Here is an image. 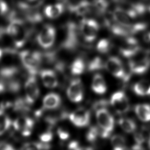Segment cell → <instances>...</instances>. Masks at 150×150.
Masks as SVG:
<instances>
[{
    "label": "cell",
    "instance_id": "obj_23",
    "mask_svg": "<svg viewBox=\"0 0 150 150\" xmlns=\"http://www.w3.org/2000/svg\"><path fill=\"white\" fill-rule=\"evenodd\" d=\"M111 144L114 150H122L126 149L125 139L120 135H115L112 137Z\"/></svg>",
    "mask_w": 150,
    "mask_h": 150
},
{
    "label": "cell",
    "instance_id": "obj_11",
    "mask_svg": "<svg viewBox=\"0 0 150 150\" xmlns=\"http://www.w3.org/2000/svg\"><path fill=\"white\" fill-rule=\"evenodd\" d=\"M69 119L75 126L85 127L89 123V112L83 108L78 109L69 115Z\"/></svg>",
    "mask_w": 150,
    "mask_h": 150
},
{
    "label": "cell",
    "instance_id": "obj_29",
    "mask_svg": "<svg viewBox=\"0 0 150 150\" xmlns=\"http://www.w3.org/2000/svg\"><path fill=\"white\" fill-rule=\"evenodd\" d=\"M49 148V145L44 144L42 143L38 142H31L25 144L23 147L24 149L26 150H35V149H48Z\"/></svg>",
    "mask_w": 150,
    "mask_h": 150
},
{
    "label": "cell",
    "instance_id": "obj_17",
    "mask_svg": "<svg viewBox=\"0 0 150 150\" xmlns=\"http://www.w3.org/2000/svg\"><path fill=\"white\" fill-rule=\"evenodd\" d=\"M92 88L96 93L103 94L105 93L107 87L102 75L97 74L94 76L92 83Z\"/></svg>",
    "mask_w": 150,
    "mask_h": 150
},
{
    "label": "cell",
    "instance_id": "obj_30",
    "mask_svg": "<svg viewBox=\"0 0 150 150\" xmlns=\"http://www.w3.org/2000/svg\"><path fill=\"white\" fill-rule=\"evenodd\" d=\"M53 138V134L50 131L44 132L40 135V139L43 142H50Z\"/></svg>",
    "mask_w": 150,
    "mask_h": 150
},
{
    "label": "cell",
    "instance_id": "obj_5",
    "mask_svg": "<svg viewBox=\"0 0 150 150\" xmlns=\"http://www.w3.org/2000/svg\"><path fill=\"white\" fill-rule=\"evenodd\" d=\"M56 30L52 25L47 24L43 27L38 35L37 40L40 45L44 48L52 46L54 42Z\"/></svg>",
    "mask_w": 150,
    "mask_h": 150
},
{
    "label": "cell",
    "instance_id": "obj_27",
    "mask_svg": "<svg viewBox=\"0 0 150 150\" xmlns=\"http://www.w3.org/2000/svg\"><path fill=\"white\" fill-rule=\"evenodd\" d=\"M99 135H100L99 129L96 127H92L88 131L86 137L90 142H94Z\"/></svg>",
    "mask_w": 150,
    "mask_h": 150
},
{
    "label": "cell",
    "instance_id": "obj_36",
    "mask_svg": "<svg viewBox=\"0 0 150 150\" xmlns=\"http://www.w3.org/2000/svg\"><path fill=\"white\" fill-rule=\"evenodd\" d=\"M6 32V30H4V29L3 27H0V38L4 35V33Z\"/></svg>",
    "mask_w": 150,
    "mask_h": 150
},
{
    "label": "cell",
    "instance_id": "obj_15",
    "mask_svg": "<svg viewBox=\"0 0 150 150\" xmlns=\"http://www.w3.org/2000/svg\"><path fill=\"white\" fill-rule=\"evenodd\" d=\"M41 77L43 83L48 88H54L58 84L57 75L53 71L47 69L41 72Z\"/></svg>",
    "mask_w": 150,
    "mask_h": 150
},
{
    "label": "cell",
    "instance_id": "obj_3",
    "mask_svg": "<svg viewBox=\"0 0 150 150\" xmlns=\"http://www.w3.org/2000/svg\"><path fill=\"white\" fill-rule=\"evenodd\" d=\"M20 57L23 64L29 72L31 75L35 74L41 64V54L38 52L23 51L20 53Z\"/></svg>",
    "mask_w": 150,
    "mask_h": 150
},
{
    "label": "cell",
    "instance_id": "obj_24",
    "mask_svg": "<svg viewBox=\"0 0 150 150\" xmlns=\"http://www.w3.org/2000/svg\"><path fill=\"white\" fill-rule=\"evenodd\" d=\"M85 70V64L80 58H77L73 62L71 66V73L74 75H79L83 73Z\"/></svg>",
    "mask_w": 150,
    "mask_h": 150
},
{
    "label": "cell",
    "instance_id": "obj_8",
    "mask_svg": "<svg viewBox=\"0 0 150 150\" xmlns=\"http://www.w3.org/2000/svg\"><path fill=\"white\" fill-rule=\"evenodd\" d=\"M26 99L27 103L33 104L36 101L40 93L38 85L34 75L29 77L25 86Z\"/></svg>",
    "mask_w": 150,
    "mask_h": 150
},
{
    "label": "cell",
    "instance_id": "obj_26",
    "mask_svg": "<svg viewBox=\"0 0 150 150\" xmlns=\"http://www.w3.org/2000/svg\"><path fill=\"white\" fill-rule=\"evenodd\" d=\"M111 48V44L107 39H101L97 45L98 50L101 53L108 52Z\"/></svg>",
    "mask_w": 150,
    "mask_h": 150
},
{
    "label": "cell",
    "instance_id": "obj_7",
    "mask_svg": "<svg viewBox=\"0 0 150 150\" xmlns=\"http://www.w3.org/2000/svg\"><path fill=\"white\" fill-rule=\"evenodd\" d=\"M111 103L118 113H126L130 108L128 98L123 92L118 91L114 93L111 98Z\"/></svg>",
    "mask_w": 150,
    "mask_h": 150
},
{
    "label": "cell",
    "instance_id": "obj_1",
    "mask_svg": "<svg viewBox=\"0 0 150 150\" xmlns=\"http://www.w3.org/2000/svg\"><path fill=\"white\" fill-rule=\"evenodd\" d=\"M6 30L16 48H21L24 45L27 39L28 32L22 20L16 18L14 13L10 15V22Z\"/></svg>",
    "mask_w": 150,
    "mask_h": 150
},
{
    "label": "cell",
    "instance_id": "obj_14",
    "mask_svg": "<svg viewBox=\"0 0 150 150\" xmlns=\"http://www.w3.org/2000/svg\"><path fill=\"white\" fill-rule=\"evenodd\" d=\"M91 4L87 0H82L76 4L69 6L70 11L79 16H83L91 11Z\"/></svg>",
    "mask_w": 150,
    "mask_h": 150
},
{
    "label": "cell",
    "instance_id": "obj_28",
    "mask_svg": "<svg viewBox=\"0 0 150 150\" xmlns=\"http://www.w3.org/2000/svg\"><path fill=\"white\" fill-rule=\"evenodd\" d=\"M103 67V61L100 58L98 57H96L90 63L88 68L90 71H94V70L101 69Z\"/></svg>",
    "mask_w": 150,
    "mask_h": 150
},
{
    "label": "cell",
    "instance_id": "obj_4",
    "mask_svg": "<svg viewBox=\"0 0 150 150\" xmlns=\"http://www.w3.org/2000/svg\"><path fill=\"white\" fill-rule=\"evenodd\" d=\"M99 28L98 23L92 18H84L80 24L81 32L88 42H92L96 38Z\"/></svg>",
    "mask_w": 150,
    "mask_h": 150
},
{
    "label": "cell",
    "instance_id": "obj_19",
    "mask_svg": "<svg viewBox=\"0 0 150 150\" xmlns=\"http://www.w3.org/2000/svg\"><path fill=\"white\" fill-rule=\"evenodd\" d=\"M135 111L138 118L142 122L150 121V105L147 104H140L136 105Z\"/></svg>",
    "mask_w": 150,
    "mask_h": 150
},
{
    "label": "cell",
    "instance_id": "obj_37",
    "mask_svg": "<svg viewBox=\"0 0 150 150\" xmlns=\"http://www.w3.org/2000/svg\"><path fill=\"white\" fill-rule=\"evenodd\" d=\"M2 55H3V51L2 49H0V59L2 58Z\"/></svg>",
    "mask_w": 150,
    "mask_h": 150
},
{
    "label": "cell",
    "instance_id": "obj_22",
    "mask_svg": "<svg viewBox=\"0 0 150 150\" xmlns=\"http://www.w3.org/2000/svg\"><path fill=\"white\" fill-rule=\"evenodd\" d=\"M118 124L122 129L127 133H132L136 130V124L131 119L121 118L119 120Z\"/></svg>",
    "mask_w": 150,
    "mask_h": 150
},
{
    "label": "cell",
    "instance_id": "obj_31",
    "mask_svg": "<svg viewBox=\"0 0 150 150\" xmlns=\"http://www.w3.org/2000/svg\"><path fill=\"white\" fill-rule=\"evenodd\" d=\"M57 134L59 137L62 140H66L69 138L70 136L69 133L67 132V131L62 128H59L57 130Z\"/></svg>",
    "mask_w": 150,
    "mask_h": 150
},
{
    "label": "cell",
    "instance_id": "obj_12",
    "mask_svg": "<svg viewBox=\"0 0 150 150\" xmlns=\"http://www.w3.org/2000/svg\"><path fill=\"white\" fill-rule=\"evenodd\" d=\"M34 122L32 119L27 117L17 118L13 122V127L16 130L20 132L23 136H29L33 127Z\"/></svg>",
    "mask_w": 150,
    "mask_h": 150
},
{
    "label": "cell",
    "instance_id": "obj_33",
    "mask_svg": "<svg viewBox=\"0 0 150 150\" xmlns=\"http://www.w3.org/2000/svg\"><path fill=\"white\" fill-rule=\"evenodd\" d=\"M8 10V6L3 0H0V16L5 14Z\"/></svg>",
    "mask_w": 150,
    "mask_h": 150
},
{
    "label": "cell",
    "instance_id": "obj_35",
    "mask_svg": "<svg viewBox=\"0 0 150 150\" xmlns=\"http://www.w3.org/2000/svg\"><path fill=\"white\" fill-rule=\"evenodd\" d=\"M68 147L71 150H78V149H81L79 148V142L75 141L71 142L69 144Z\"/></svg>",
    "mask_w": 150,
    "mask_h": 150
},
{
    "label": "cell",
    "instance_id": "obj_25",
    "mask_svg": "<svg viewBox=\"0 0 150 150\" xmlns=\"http://www.w3.org/2000/svg\"><path fill=\"white\" fill-rule=\"evenodd\" d=\"M93 6L98 12L103 14L109 8V3L107 0H94Z\"/></svg>",
    "mask_w": 150,
    "mask_h": 150
},
{
    "label": "cell",
    "instance_id": "obj_34",
    "mask_svg": "<svg viewBox=\"0 0 150 150\" xmlns=\"http://www.w3.org/2000/svg\"><path fill=\"white\" fill-rule=\"evenodd\" d=\"M14 148L11 144L6 142H0V150H13Z\"/></svg>",
    "mask_w": 150,
    "mask_h": 150
},
{
    "label": "cell",
    "instance_id": "obj_10",
    "mask_svg": "<svg viewBox=\"0 0 150 150\" xmlns=\"http://www.w3.org/2000/svg\"><path fill=\"white\" fill-rule=\"evenodd\" d=\"M67 96L69 100L74 103H79L83 100V86L80 79H74L71 82L67 89Z\"/></svg>",
    "mask_w": 150,
    "mask_h": 150
},
{
    "label": "cell",
    "instance_id": "obj_39",
    "mask_svg": "<svg viewBox=\"0 0 150 150\" xmlns=\"http://www.w3.org/2000/svg\"><path fill=\"white\" fill-rule=\"evenodd\" d=\"M28 1H29V2H35V1H37V0H28Z\"/></svg>",
    "mask_w": 150,
    "mask_h": 150
},
{
    "label": "cell",
    "instance_id": "obj_20",
    "mask_svg": "<svg viewBox=\"0 0 150 150\" xmlns=\"http://www.w3.org/2000/svg\"><path fill=\"white\" fill-rule=\"evenodd\" d=\"M134 91L138 96L150 95V83L144 80L139 81L134 86Z\"/></svg>",
    "mask_w": 150,
    "mask_h": 150
},
{
    "label": "cell",
    "instance_id": "obj_13",
    "mask_svg": "<svg viewBox=\"0 0 150 150\" xmlns=\"http://www.w3.org/2000/svg\"><path fill=\"white\" fill-rule=\"evenodd\" d=\"M129 66L132 73L142 74L146 72L150 66V59L149 57L135 61H129Z\"/></svg>",
    "mask_w": 150,
    "mask_h": 150
},
{
    "label": "cell",
    "instance_id": "obj_38",
    "mask_svg": "<svg viewBox=\"0 0 150 150\" xmlns=\"http://www.w3.org/2000/svg\"><path fill=\"white\" fill-rule=\"evenodd\" d=\"M148 144L149 146V147H150V137H149V139Z\"/></svg>",
    "mask_w": 150,
    "mask_h": 150
},
{
    "label": "cell",
    "instance_id": "obj_16",
    "mask_svg": "<svg viewBox=\"0 0 150 150\" xmlns=\"http://www.w3.org/2000/svg\"><path fill=\"white\" fill-rule=\"evenodd\" d=\"M64 6L62 3L49 5L44 9V12L46 17L51 19L57 18L63 13Z\"/></svg>",
    "mask_w": 150,
    "mask_h": 150
},
{
    "label": "cell",
    "instance_id": "obj_6",
    "mask_svg": "<svg viewBox=\"0 0 150 150\" xmlns=\"http://www.w3.org/2000/svg\"><path fill=\"white\" fill-rule=\"evenodd\" d=\"M105 65L108 71L114 76L124 79H128V76L125 73L122 61L118 57H110L105 62Z\"/></svg>",
    "mask_w": 150,
    "mask_h": 150
},
{
    "label": "cell",
    "instance_id": "obj_9",
    "mask_svg": "<svg viewBox=\"0 0 150 150\" xmlns=\"http://www.w3.org/2000/svg\"><path fill=\"white\" fill-rule=\"evenodd\" d=\"M112 17L116 23L122 26L130 28L134 24L133 23L134 19L127 10L123 8L116 7L113 12Z\"/></svg>",
    "mask_w": 150,
    "mask_h": 150
},
{
    "label": "cell",
    "instance_id": "obj_21",
    "mask_svg": "<svg viewBox=\"0 0 150 150\" xmlns=\"http://www.w3.org/2000/svg\"><path fill=\"white\" fill-rule=\"evenodd\" d=\"M11 125L10 118L2 109H0V136L8 130Z\"/></svg>",
    "mask_w": 150,
    "mask_h": 150
},
{
    "label": "cell",
    "instance_id": "obj_18",
    "mask_svg": "<svg viewBox=\"0 0 150 150\" xmlns=\"http://www.w3.org/2000/svg\"><path fill=\"white\" fill-rule=\"evenodd\" d=\"M60 96L56 93H50L45 96L43 100V105L46 109L57 108L61 103Z\"/></svg>",
    "mask_w": 150,
    "mask_h": 150
},
{
    "label": "cell",
    "instance_id": "obj_2",
    "mask_svg": "<svg viewBox=\"0 0 150 150\" xmlns=\"http://www.w3.org/2000/svg\"><path fill=\"white\" fill-rule=\"evenodd\" d=\"M96 119L101 129V137L106 138L109 136L114 126V120L113 116L105 108H101L96 111Z\"/></svg>",
    "mask_w": 150,
    "mask_h": 150
},
{
    "label": "cell",
    "instance_id": "obj_32",
    "mask_svg": "<svg viewBox=\"0 0 150 150\" xmlns=\"http://www.w3.org/2000/svg\"><path fill=\"white\" fill-rule=\"evenodd\" d=\"M134 139L137 144L142 145L145 142V136L140 132L136 133L134 134Z\"/></svg>",
    "mask_w": 150,
    "mask_h": 150
}]
</instances>
